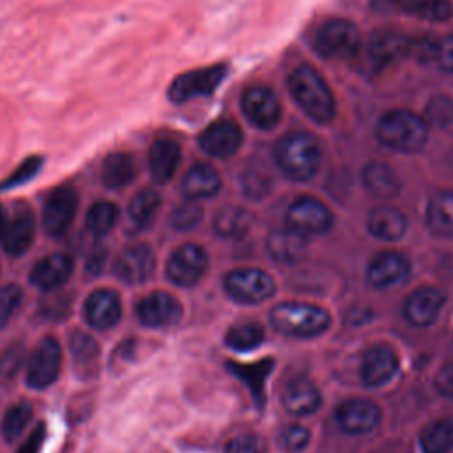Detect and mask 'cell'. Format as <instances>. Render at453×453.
<instances>
[{
	"label": "cell",
	"mask_w": 453,
	"mask_h": 453,
	"mask_svg": "<svg viewBox=\"0 0 453 453\" xmlns=\"http://www.w3.org/2000/svg\"><path fill=\"white\" fill-rule=\"evenodd\" d=\"M136 352V342L134 340H126L117 345V350L113 354V361H122V363H131Z\"/></svg>",
	"instance_id": "obj_53"
},
{
	"label": "cell",
	"mask_w": 453,
	"mask_h": 453,
	"mask_svg": "<svg viewBox=\"0 0 453 453\" xmlns=\"http://www.w3.org/2000/svg\"><path fill=\"white\" fill-rule=\"evenodd\" d=\"M200 149L212 157H230L242 145V131L234 120H218L198 136Z\"/></svg>",
	"instance_id": "obj_17"
},
{
	"label": "cell",
	"mask_w": 453,
	"mask_h": 453,
	"mask_svg": "<svg viewBox=\"0 0 453 453\" xmlns=\"http://www.w3.org/2000/svg\"><path fill=\"white\" fill-rule=\"evenodd\" d=\"M221 188V177L214 166L196 163L182 179V191L189 200H202L214 196Z\"/></svg>",
	"instance_id": "obj_27"
},
{
	"label": "cell",
	"mask_w": 453,
	"mask_h": 453,
	"mask_svg": "<svg viewBox=\"0 0 453 453\" xmlns=\"http://www.w3.org/2000/svg\"><path fill=\"white\" fill-rule=\"evenodd\" d=\"M225 290L237 303L257 304L274 296L276 285L269 273L257 267L234 269L225 276Z\"/></svg>",
	"instance_id": "obj_6"
},
{
	"label": "cell",
	"mask_w": 453,
	"mask_h": 453,
	"mask_svg": "<svg viewBox=\"0 0 453 453\" xmlns=\"http://www.w3.org/2000/svg\"><path fill=\"white\" fill-rule=\"evenodd\" d=\"M308 441H310L308 428L303 425H297V423L287 425L280 432V444L283 449H287L290 453L301 451L308 444Z\"/></svg>",
	"instance_id": "obj_45"
},
{
	"label": "cell",
	"mask_w": 453,
	"mask_h": 453,
	"mask_svg": "<svg viewBox=\"0 0 453 453\" xmlns=\"http://www.w3.org/2000/svg\"><path fill=\"white\" fill-rule=\"evenodd\" d=\"M306 239L308 237L285 226L269 235L267 251L280 264H296L306 251Z\"/></svg>",
	"instance_id": "obj_29"
},
{
	"label": "cell",
	"mask_w": 453,
	"mask_h": 453,
	"mask_svg": "<svg viewBox=\"0 0 453 453\" xmlns=\"http://www.w3.org/2000/svg\"><path fill=\"white\" fill-rule=\"evenodd\" d=\"M7 225H9V216H7L5 209L0 205V241L4 239V235L7 232Z\"/></svg>",
	"instance_id": "obj_54"
},
{
	"label": "cell",
	"mask_w": 453,
	"mask_h": 453,
	"mask_svg": "<svg viewBox=\"0 0 453 453\" xmlns=\"http://www.w3.org/2000/svg\"><path fill=\"white\" fill-rule=\"evenodd\" d=\"M42 166V157L39 156H32V157H27L7 179H4L0 182V191H5V189H12L16 186H21L25 182H28L32 177L37 175V172L41 170Z\"/></svg>",
	"instance_id": "obj_42"
},
{
	"label": "cell",
	"mask_w": 453,
	"mask_h": 453,
	"mask_svg": "<svg viewBox=\"0 0 453 453\" xmlns=\"http://www.w3.org/2000/svg\"><path fill=\"white\" fill-rule=\"evenodd\" d=\"M253 225V216L241 207H225L221 209L212 221L216 235L225 239H241L244 237Z\"/></svg>",
	"instance_id": "obj_33"
},
{
	"label": "cell",
	"mask_w": 453,
	"mask_h": 453,
	"mask_svg": "<svg viewBox=\"0 0 453 453\" xmlns=\"http://www.w3.org/2000/svg\"><path fill=\"white\" fill-rule=\"evenodd\" d=\"M264 336L265 334L260 324L244 322L228 329L225 336V343L237 352H248L257 349L264 342Z\"/></svg>",
	"instance_id": "obj_38"
},
{
	"label": "cell",
	"mask_w": 453,
	"mask_h": 453,
	"mask_svg": "<svg viewBox=\"0 0 453 453\" xmlns=\"http://www.w3.org/2000/svg\"><path fill=\"white\" fill-rule=\"evenodd\" d=\"M336 425L345 434H366L373 430L380 421V409L377 403L366 398H350L338 405L334 412Z\"/></svg>",
	"instance_id": "obj_14"
},
{
	"label": "cell",
	"mask_w": 453,
	"mask_h": 453,
	"mask_svg": "<svg viewBox=\"0 0 453 453\" xmlns=\"http://www.w3.org/2000/svg\"><path fill=\"white\" fill-rule=\"evenodd\" d=\"M122 306L117 292L108 288H99L92 292L83 306V315L88 326L96 329H108L115 326L120 319Z\"/></svg>",
	"instance_id": "obj_20"
},
{
	"label": "cell",
	"mask_w": 453,
	"mask_h": 453,
	"mask_svg": "<svg viewBox=\"0 0 453 453\" xmlns=\"http://www.w3.org/2000/svg\"><path fill=\"white\" fill-rule=\"evenodd\" d=\"M398 7L405 12L425 21H446L453 16V7L448 0H396Z\"/></svg>",
	"instance_id": "obj_36"
},
{
	"label": "cell",
	"mask_w": 453,
	"mask_h": 453,
	"mask_svg": "<svg viewBox=\"0 0 453 453\" xmlns=\"http://www.w3.org/2000/svg\"><path fill=\"white\" fill-rule=\"evenodd\" d=\"M361 46L357 27L345 18H329L315 32L313 48L324 58L356 57Z\"/></svg>",
	"instance_id": "obj_5"
},
{
	"label": "cell",
	"mask_w": 453,
	"mask_h": 453,
	"mask_svg": "<svg viewBox=\"0 0 453 453\" xmlns=\"http://www.w3.org/2000/svg\"><path fill=\"white\" fill-rule=\"evenodd\" d=\"M435 60L444 71L453 73V34L439 41Z\"/></svg>",
	"instance_id": "obj_50"
},
{
	"label": "cell",
	"mask_w": 453,
	"mask_h": 453,
	"mask_svg": "<svg viewBox=\"0 0 453 453\" xmlns=\"http://www.w3.org/2000/svg\"><path fill=\"white\" fill-rule=\"evenodd\" d=\"M69 350L80 377L96 373L99 363V345L90 334L83 331H73L69 336Z\"/></svg>",
	"instance_id": "obj_32"
},
{
	"label": "cell",
	"mask_w": 453,
	"mask_h": 453,
	"mask_svg": "<svg viewBox=\"0 0 453 453\" xmlns=\"http://www.w3.org/2000/svg\"><path fill=\"white\" fill-rule=\"evenodd\" d=\"M363 184L366 191L380 200H389L398 195L400 180L393 168L380 161H372L363 168Z\"/></svg>",
	"instance_id": "obj_28"
},
{
	"label": "cell",
	"mask_w": 453,
	"mask_h": 453,
	"mask_svg": "<svg viewBox=\"0 0 453 453\" xmlns=\"http://www.w3.org/2000/svg\"><path fill=\"white\" fill-rule=\"evenodd\" d=\"M273 359L267 357V359H260L257 363H251V365H242V363H234V361H228L226 363V368L239 379L242 380L250 391H251V396L255 400V403L258 407H264V386H265V379L267 375L271 373L273 370Z\"/></svg>",
	"instance_id": "obj_30"
},
{
	"label": "cell",
	"mask_w": 453,
	"mask_h": 453,
	"mask_svg": "<svg viewBox=\"0 0 453 453\" xmlns=\"http://www.w3.org/2000/svg\"><path fill=\"white\" fill-rule=\"evenodd\" d=\"M444 306V294L434 287L416 288L403 303L402 313L405 320L416 327L434 324Z\"/></svg>",
	"instance_id": "obj_18"
},
{
	"label": "cell",
	"mask_w": 453,
	"mask_h": 453,
	"mask_svg": "<svg viewBox=\"0 0 453 453\" xmlns=\"http://www.w3.org/2000/svg\"><path fill=\"white\" fill-rule=\"evenodd\" d=\"M225 453H265V442L257 434H241L228 441Z\"/></svg>",
	"instance_id": "obj_48"
},
{
	"label": "cell",
	"mask_w": 453,
	"mask_h": 453,
	"mask_svg": "<svg viewBox=\"0 0 453 453\" xmlns=\"http://www.w3.org/2000/svg\"><path fill=\"white\" fill-rule=\"evenodd\" d=\"M23 297V292L18 285L11 283L5 287H0V327L7 324L11 315L16 311Z\"/></svg>",
	"instance_id": "obj_47"
},
{
	"label": "cell",
	"mask_w": 453,
	"mask_h": 453,
	"mask_svg": "<svg viewBox=\"0 0 453 453\" xmlns=\"http://www.w3.org/2000/svg\"><path fill=\"white\" fill-rule=\"evenodd\" d=\"M375 134L382 145L393 150L418 152L428 140V124L409 110H391L379 119Z\"/></svg>",
	"instance_id": "obj_3"
},
{
	"label": "cell",
	"mask_w": 453,
	"mask_h": 453,
	"mask_svg": "<svg viewBox=\"0 0 453 453\" xmlns=\"http://www.w3.org/2000/svg\"><path fill=\"white\" fill-rule=\"evenodd\" d=\"M25 361V347L21 343H12L0 354V375L14 377Z\"/></svg>",
	"instance_id": "obj_46"
},
{
	"label": "cell",
	"mask_w": 453,
	"mask_h": 453,
	"mask_svg": "<svg viewBox=\"0 0 453 453\" xmlns=\"http://www.w3.org/2000/svg\"><path fill=\"white\" fill-rule=\"evenodd\" d=\"M32 414H34V409L28 402H19V403L12 405L5 412L4 421H2L4 439L9 442L16 441L21 435V432L25 430V426L28 425V421L32 419Z\"/></svg>",
	"instance_id": "obj_40"
},
{
	"label": "cell",
	"mask_w": 453,
	"mask_h": 453,
	"mask_svg": "<svg viewBox=\"0 0 453 453\" xmlns=\"http://www.w3.org/2000/svg\"><path fill=\"white\" fill-rule=\"evenodd\" d=\"M271 326L294 338H311L322 334L331 326V315L310 303H280L269 313Z\"/></svg>",
	"instance_id": "obj_4"
},
{
	"label": "cell",
	"mask_w": 453,
	"mask_h": 453,
	"mask_svg": "<svg viewBox=\"0 0 453 453\" xmlns=\"http://www.w3.org/2000/svg\"><path fill=\"white\" fill-rule=\"evenodd\" d=\"M78 195L71 186L55 188L42 207V226L50 237H62L73 225Z\"/></svg>",
	"instance_id": "obj_10"
},
{
	"label": "cell",
	"mask_w": 453,
	"mask_h": 453,
	"mask_svg": "<svg viewBox=\"0 0 453 453\" xmlns=\"http://www.w3.org/2000/svg\"><path fill=\"white\" fill-rule=\"evenodd\" d=\"M180 163V147L177 142L161 138L156 140L149 149V168L150 175L157 182H166L173 177Z\"/></svg>",
	"instance_id": "obj_26"
},
{
	"label": "cell",
	"mask_w": 453,
	"mask_h": 453,
	"mask_svg": "<svg viewBox=\"0 0 453 453\" xmlns=\"http://www.w3.org/2000/svg\"><path fill=\"white\" fill-rule=\"evenodd\" d=\"M274 157L281 172L294 180H310L322 161V150L310 133H288L274 147Z\"/></svg>",
	"instance_id": "obj_2"
},
{
	"label": "cell",
	"mask_w": 453,
	"mask_h": 453,
	"mask_svg": "<svg viewBox=\"0 0 453 453\" xmlns=\"http://www.w3.org/2000/svg\"><path fill=\"white\" fill-rule=\"evenodd\" d=\"M161 205V196L154 191V189H142L140 193H136L129 203V216L131 221L140 226V228H147Z\"/></svg>",
	"instance_id": "obj_37"
},
{
	"label": "cell",
	"mask_w": 453,
	"mask_h": 453,
	"mask_svg": "<svg viewBox=\"0 0 453 453\" xmlns=\"http://www.w3.org/2000/svg\"><path fill=\"white\" fill-rule=\"evenodd\" d=\"M225 76L226 65L223 64L188 71L172 81L168 88V97L173 103H186L200 96H209L221 85Z\"/></svg>",
	"instance_id": "obj_8"
},
{
	"label": "cell",
	"mask_w": 453,
	"mask_h": 453,
	"mask_svg": "<svg viewBox=\"0 0 453 453\" xmlns=\"http://www.w3.org/2000/svg\"><path fill=\"white\" fill-rule=\"evenodd\" d=\"M244 117L258 129H273L281 119V104L278 96L264 85L244 90L241 99Z\"/></svg>",
	"instance_id": "obj_11"
},
{
	"label": "cell",
	"mask_w": 453,
	"mask_h": 453,
	"mask_svg": "<svg viewBox=\"0 0 453 453\" xmlns=\"http://www.w3.org/2000/svg\"><path fill=\"white\" fill-rule=\"evenodd\" d=\"M73 273V260L65 253H51L41 258L30 271V283L41 290L62 287Z\"/></svg>",
	"instance_id": "obj_23"
},
{
	"label": "cell",
	"mask_w": 453,
	"mask_h": 453,
	"mask_svg": "<svg viewBox=\"0 0 453 453\" xmlns=\"http://www.w3.org/2000/svg\"><path fill=\"white\" fill-rule=\"evenodd\" d=\"M34 234H35V221L30 207L27 203L16 205L14 214L7 225V232L2 239L4 250L14 257L25 253L34 241Z\"/></svg>",
	"instance_id": "obj_24"
},
{
	"label": "cell",
	"mask_w": 453,
	"mask_h": 453,
	"mask_svg": "<svg viewBox=\"0 0 453 453\" xmlns=\"http://www.w3.org/2000/svg\"><path fill=\"white\" fill-rule=\"evenodd\" d=\"M136 317L149 327L175 326L182 319V304L166 292H152L136 303Z\"/></svg>",
	"instance_id": "obj_13"
},
{
	"label": "cell",
	"mask_w": 453,
	"mask_h": 453,
	"mask_svg": "<svg viewBox=\"0 0 453 453\" xmlns=\"http://www.w3.org/2000/svg\"><path fill=\"white\" fill-rule=\"evenodd\" d=\"M62 365V349L55 336H44L34 349L28 368L27 382L34 389H44L58 377Z\"/></svg>",
	"instance_id": "obj_9"
},
{
	"label": "cell",
	"mask_w": 453,
	"mask_h": 453,
	"mask_svg": "<svg viewBox=\"0 0 453 453\" xmlns=\"http://www.w3.org/2000/svg\"><path fill=\"white\" fill-rule=\"evenodd\" d=\"M156 267V257L150 246L134 244L126 248L113 262V273L119 280L129 285H138L149 280Z\"/></svg>",
	"instance_id": "obj_15"
},
{
	"label": "cell",
	"mask_w": 453,
	"mask_h": 453,
	"mask_svg": "<svg viewBox=\"0 0 453 453\" xmlns=\"http://www.w3.org/2000/svg\"><path fill=\"white\" fill-rule=\"evenodd\" d=\"M241 186L246 196L260 200L271 191V179L260 170H248L241 177Z\"/></svg>",
	"instance_id": "obj_44"
},
{
	"label": "cell",
	"mask_w": 453,
	"mask_h": 453,
	"mask_svg": "<svg viewBox=\"0 0 453 453\" xmlns=\"http://www.w3.org/2000/svg\"><path fill=\"white\" fill-rule=\"evenodd\" d=\"M117 216H119V211L117 207L111 203V202H96L88 212H87V218H85V226L87 230L92 234V235H104L108 234L115 221H117Z\"/></svg>",
	"instance_id": "obj_39"
},
{
	"label": "cell",
	"mask_w": 453,
	"mask_h": 453,
	"mask_svg": "<svg viewBox=\"0 0 453 453\" xmlns=\"http://www.w3.org/2000/svg\"><path fill=\"white\" fill-rule=\"evenodd\" d=\"M288 90L299 108L315 122L327 124L336 115L334 96L320 73L303 64L288 76Z\"/></svg>",
	"instance_id": "obj_1"
},
{
	"label": "cell",
	"mask_w": 453,
	"mask_h": 453,
	"mask_svg": "<svg viewBox=\"0 0 453 453\" xmlns=\"http://www.w3.org/2000/svg\"><path fill=\"white\" fill-rule=\"evenodd\" d=\"M281 405L292 416H308L320 407V393L306 377H296L285 384Z\"/></svg>",
	"instance_id": "obj_22"
},
{
	"label": "cell",
	"mask_w": 453,
	"mask_h": 453,
	"mask_svg": "<svg viewBox=\"0 0 453 453\" xmlns=\"http://www.w3.org/2000/svg\"><path fill=\"white\" fill-rule=\"evenodd\" d=\"M426 124L446 127L453 120V101L448 96L432 97L425 108Z\"/></svg>",
	"instance_id": "obj_41"
},
{
	"label": "cell",
	"mask_w": 453,
	"mask_h": 453,
	"mask_svg": "<svg viewBox=\"0 0 453 453\" xmlns=\"http://www.w3.org/2000/svg\"><path fill=\"white\" fill-rule=\"evenodd\" d=\"M106 257H108V250H106L104 246H101V244L94 246V248L90 250L88 257H87L85 271H87L88 274H92V276L99 274V273H101V269H103V265H104Z\"/></svg>",
	"instance_id": "obj_52"
},
{
	"label": "cell",
	"mask_w": 453,
	"mask_h": 453,
	"mask_svg": "<svg viewBox=\"0 0 453 453\" xmlns=\"http://www.w3.org/2000/svg\"><path fill=\"white\" fill-rule=\"evenodd\" d=\"M44 435H46V426L44 423H39L34 432L27 437V441L19 446L18 453H41L42 442H44Z\"/></svg>",
	"instance_id": "obj_51"
},
{
	"label": "cell",
	"mask_w": 453,
	"mask_h": 453,
	"mask_svg": "<svg viewBox=\"0 0 453 453\" xmlns=\"http://www.w3.org/2000/svg\"><path fill=\"white\" fill-rule=\"evenodd\" d=\"M134 179V163L129 154L113 152L101 166V180L110 189H119L127 186Z\"/></svg>",
	"instance_id": "obj_35"
},
{
	"label": "cell",
	"mask_w": 453,
	"mask_h": 453,
	"mask_svg": "<svg viewBox=\"0 0 453 453\" xmlns=\"http://www.w3.org/2000/svg\"><path fill=\"white\" fill-rule=\"evenodd\" d=\"M207 269V253L198 244L179 246L166 262V276L180 287L195 285Z\"/></svg>",
	"instance_id": "obj_12"
},
{
	"label": "cell",
	"mask_w": 453,
	"mask_h": 453,
	"mask_svg": "<svg viewBox=\"0 0 453 453\" xmlns=\"http://www.w3.org/2000/svg\"><path fill=\"white\" fill-rule=\"evenodd\" d=\"M409 260L396 251H382L375 255L366 269L368 283L375 288H389L405 280L409 274Z\"/></svg>",
	"instance_id": "obj_19"
},
{
	"label": "cell",
	"mask_w": 453,
	"mask_h": 453,
	"mask_svg": "<svg viewBox=\"0 0 453 453\" xmlns=\"http://www.w3.org/2000/svg\"><path fill=\"white\" fill-rule=\"evenodd\" d=\"M202 216H203V211L200 205H196L195 202H188V203H182L179 207H175L172 212H170V225L177 230H189V228H195L200 221H202Z\"/></svg>",
	"instance_id": "obj_43"
},
{
	"label": "cell",
	"mask_w": 453,
	"mask_h": 453,
	"mask_svg": "<svg viewBox=\"0 0 453 453\" xmlns=\"http://www.w3.org/2000/svg\"><path fill=\"white\" fill-rule=\"evenodd\" d=\"M398 370V357L393 349L375 345L368 349L361 361V379L366 386H382L395 377Z\"/></svg>",
	"instance_id": "obj_21"
},
{
	"label": "cell",
	"mask_w": 453,
	"mask_h": 453,
	"mask_svg": "<svg viewBox=\"0 0 453 453\" xmlns=\"http://www.w3.org/2000/svg\"><path fill=\"white\" fill-rule=\"evenodd\" d=\"M411 42L412 41L398 30L380 28L368 37L366 55L375 67H386L409 55Z\"/></svg>",
	"instance_id": "obj_16"
},
{
	"label": "cell",
	"mask_w": 453,
	"mask_h": 453,
	"mask_svg": "<svg viewBox=\"0 0 453 453\" xmlns=\"http://www.w3.org/2000/svg\"><path fill=\"white\" fill-rule=\"evenodd\" d=\"M368 232L380 241H396L407 230V218L391 205L375 207L366 221Z\"/></svg>",
	"instance_id": "obj_25"
},
{
	"label": "cell",
	"mask_w": 453,
	"mask_h": 453,
	"mask_svg": "<svg viewBox=\"0 0 453 453\" xmlns=\"http://www.w3.org/2000/svg\"><path fill=\"white\" fill-rule=\"evenodd\" d=\"M426 225L439 237H453V191H439L428 200Z\"/></svg>",
	"instance_id": "obj_31"
},
{
	"label": "cell",
	"mask_w": 453,
	"mask_h": 453,
	"mask_svg": "<svg viewBox=\"0 0 453 453\" xmlns=\"http://www.w3.org/2000/svg\"><path fill=\"white\" fill-rule=\"evenodd\" d=\"M435 389L448 396L453 398V361H446L435 373Z\"/></svg>",
	"instance_id": "obj_49"
},
{
	"label": "cell",
	"mask_w": 453,
	"mask_h": 453,
	"mask_svg": "<svg viewBox=\"0 0 453 453\" xmlns=\"http://www.w3.org/2000/svg\"><path fill=\"white\" fill-rule=\"evenodd\" d=\"M285 225L304 237L320 235L333 226V214L320 200L313 196H299L288 205Z\"/></svg>",
	"instance_id": "obj_7"
},
{
	"label": "cell",
	"mask_w": 453,
	"mask_h": 453,
	"mask_svg": "<svg viewBox=\"0 0 453 453\" xmlns=\"http://www.w3.org/2000/svg\"><path fill=\"white\" fill-rule=\"evenodd\" d=\"M423 453H448L453 449V418H441L428 423L419 434Z\"/></svg>",
	"instance_id": "obj_34"
}]
</instances>
